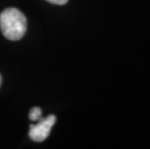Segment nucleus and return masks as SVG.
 <instances>
[{"label":"nucleus","instance_id":"1","mask_svg":"<svg viewBox=\"0 0 150 149\" xmlns=\"http://www.w3.org/2000/svg\"><path fill=\"white\" fill-rule=\"evenodd\" d=\"M0 29L6 39L21 40L27 29L25 16L17 8H7L0 14Z\"/></svg>","mask_w":150,"mask_h":149},{"label":"nucleus","instance_id":"2","mask_svg":"<svg viewBox=\"0 0 150 149\" xmlns=\"http://www.w3.org/2000/svg\"><path fill=\"white\" fill-rule=\"evenodd\" d=\"M55 116L50 114L47 118H41L40 122L36 125H30L29 130V137L34 141H44L49 137L50 130L55 123Z\"/></svg>","mask_w":150,"mask_h":149},{"label":"nucleus","instance_id":"3","mask_svg":"<svg viewBox=\"0 0 150 149\" xmlns=\"http://www.w3.org/2000/svg\"><path fill=\"white\" fill-rule=\"evenodd\" d=\"M41 115H42V110H41L39 107H32L29 112V119L31 121H37V120H40Z\"/></svg>","mask_w":150,"mask_h":149},{"label":"nucleus","instance_id":"4","mask_svg":"<svg viewBox=\"0 0 150 149\" xmlns=\"http://www.w3.org/2000/svg\"><path fill=\"white\" fill-rule=\"evenodd\" d=\"M46 1L52 3V4H55V5H65L69 0H46Z\"/></svg>","mask_w":150,"mask_h":149},{"label":"nucleus","instance_id":"5","mask_svg":"<svg viewBox=\"0 0 150 149\" xmlns=\"http://www.w3.org/2000/svg\"><path fill=\"white\" fill-rule=\"evenodd\" d=\"M1 83H2V78H1V75H0V86H1Z\"/></svg>","mask_w":150,"mask_h":149}]
</instances>
